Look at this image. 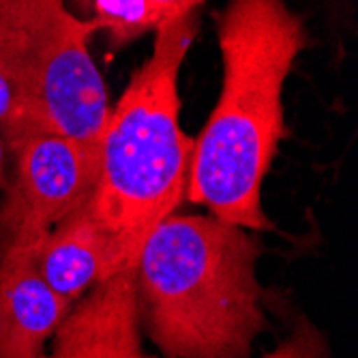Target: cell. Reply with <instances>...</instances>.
<instances>
[{"label": "cell", "mask_w": 358, "mask_h": 358, "mask_svg": "<svg viewBox=\"0 0 358 358\" xmlns=\"http://www.w3.org/2000/svg\"><path fill=\"white\" fill-rule=\"evenodd\" d=\"M217 35L223 84L193 140L187 198L225 223L266 232L262 185L285 136L283 84L309 37L283 0H230Z\"/></svg>", "instance_id": "cell-1"}, {"label": "cell", "mask_w": 358, "mask_h": 358, "mask_svg": "<svg viewBox=\"0 0 358 358\" xmlns=\"http://www.w3.org/2000/svg\"><path fill=\"white\" fill-rule=\"evenodd\" d=\"M259 255L262 245L245 227L172 213L136 262L142 331L166 358H251L268 329Z\"/></svg>", "instance_id": "cell-2"}, {"label": "cell", "mask_w": 358, "mask_h": 358, "mask_svg": "<svg viewBox=\"0 0 358 358\" xmlns=\"http://www.w3.org/2000/svg\"><path fill=\"white\" fill-rule=\"evenodd\" d=\"M198 13L161 24L99 138L90 204L131 264L144 241L187 198L193 140L180 127L178 73L198 35Z\"/></svg>", "instance_id": "cell-3"}, {"label": "cell", "mask_w": 358, "mask_h": 358, "mask_svg": "<svg viewBox=\"0 0 358 358\" xmlns=\"http://www.w3.org/2000/svg\"><path fill=\"white\" fill-rule=\"evenodd\" d=\"M0 32L35 124L99 150L110 103L88 48L96 28L67 0H0Z\"/></svg>", "instance_id": "cell-4"}, {"label": "cell", "mask_w": 358, "mask_h": 358, "mask_svg": "<svg viewBox=\"0 0 358 358\" xmlns=\"http://www.w3.org/2000/svg\"><path fill=\"white\" fill-rule=\"evenodd\" d=\"M11 172L0 202V255L37 245L86 202L99 176V150L30 127L7 142Z\"/></svg>", "instance_id": "cell-5"}, {"label": "cell", "mask_w": 358, "mask_h": 358, "mask_svg": "<svg viewBox=\"0 0 358 358\" xmlns=\"http://www.w3.org/2000/svg\"><path fill=\"white\" fill-rule=\"evenodd\" d=\"M41 358H157L144 345L136 266L73 303Z\"/></svg>", "instance_id": "cell-6"}, {"label": "cell", "mask_w": 358, "mask_h": 358, "mask_svg": "<svg viewBox=\"0 0 358 358\" xmlns=\"http://www.w3.org/2000/svg\"><path fill=\"white\" fill-rule=\"evenodd\" d=\"M32 262L41 279L69 305L114 275L136 266L94 215L90 198L32 245Z\"/></svg>", "instance_id": "cell-7"}, {"label": "cell", "mask_w": 358, "mask_h": 358, "mask_svg": "<svg viewBox=\"0 0 358 358\" xmlns=\"http://www.w3.org/2000/svg\"><path fill=\"white\" fill-rule=\"evenodd\" d=\"M69 309L35 268L32 247L0 255V358H41Z\"/></svg>", "instance_id": "cell-8"}, {"label": "cell", "mask_w": 358, "mask_h": 358, "mask_svg": "<svg viewBox=\"0 0 358 358\" xmlns=\"http://www.w3.org/2000/svg\"><path fill=\"white\" fill-rule=\"evenodd\" d=\"M204 0H73L78 17L106 30L114 45L157 30L161 24L193 13Z\"/></svg>", "instance_id": "cell-9"}, {"label": "cell", "mask_w": 358, "mask_h": 358, "mask_svg": "<svg viewBox=\"0 0 358 358\" xmlns=\"http://www.w3.org/2000/svg\"><path fill=\"white\" fill-rule=\"evenodd\" d=\"M30 127L37 124L30 116L26 92L3 39V32H0V136L5 138V142H11Z\"/></svg>", "instance_id": "cell-10"}, {"label": "cell", "mask_w": 358, "mask_h": 358, "mask_svg": "<svg viewBox=\"0 0 358 358\" xmlns=\"http://www.w3.org/2000/svg\"><path fill=\"white\" fill-rule=\"evenodd\" d=\"M264 358H333L329 335L315 322L301 315L289 335Z\"/></svg>", "instance_id": "cell-11"}, {"label": "cell", "mask_w": 358, "mask_h": 358, "mask_svg": "<svg viewBox=\"0 0 358 358\" xmlns=\"http://www.w3.org/2000/svg\"><path fill=\"white\" fill-rule=\"evenodd\" d=\"M7 170H9V148H7L5 138L0 136V191H3L7 182Z\"/></svg>", "instance_id": "cell-12"}]
</instances>
